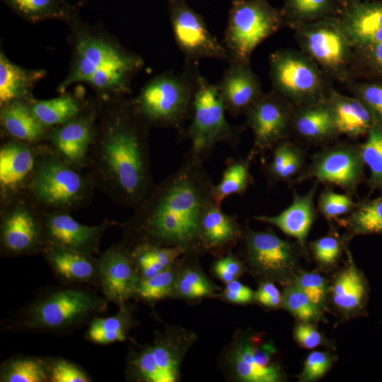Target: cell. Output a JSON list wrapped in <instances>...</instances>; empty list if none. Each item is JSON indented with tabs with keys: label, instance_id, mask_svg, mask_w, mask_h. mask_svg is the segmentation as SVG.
I'll use <instances>...</instances> for the list:
<instances>
[{
	"label": "cell",
	"instance_id": "d6a6232c",
	"mask_svg": "<svg viewBox=\"0 0 382 382\" xmlns=\"http://www.w3.org/2000/svg\"><path fill=\"white\" fill-rule=\"evenodd\" d=\"M133 312V306L127 303L113 316L93 318L85 332L86 340L100 345L125 341L134 324Z\"/></svg>",
	"mask_w": 382,
	"mask_h": 382
},
{
	"label": "cell",
	"instance_id": "680465c9",
	"mask_svg": "<svg viewBox=\"0 0 382 382\" xmlns=\"http://www.w3.org/2000/svg\"><path fill=\"white\" fill-rule=\"evenodd\" d=\"M369 1V0H342L345 6V8L349 6V4H352V3H355V2H358V1Z\"/></svg>",
	"mask_w": 382,
	"mask_h": 382
},
{
	"label": "cell",
	"instance_id": "f5cc1de1",
	"mask_svg": "<svg viewBox=\"0 0 382 382\" xmlns=\"http://www.w3.org/2000/svg\"><path fill=\"white\" fill-rule=\"evenodd\" d=\"M245 270L244 263L231 250L216 260L213 265L214 274L226 284L236 280Z\"/></svg>",
	"mask_w": 382,
	"mask_h": 382
},
{
	"label": "cell",
	"instance_id": "e575fe53",
	"mask_svg": "<svg viewBox=\"0 0 382 382\" xmlns=\"http://www.w3.org/2000/svg\"><path fill=\"white\" fill-rule=\"evenodd\" d=\"M35 117L50 129L62 125L84 111V105L76 96L62 94L48 100L30 102Z\"/></svg>",
	"mask_w": 382,
	"mask_h": 382
},
{
	"label": "cell",
	"instance_id": "f907efd6",
	"mask_svg": "<svg viewBox=\"0 0 382 382\" xmlns=\"http://www.w3.org/2000/svg\"><path fill=\"white\" fill-rule=\"evenodd\" d=\"M335 357L329 352L316 351L309 354L299 375L303 382L316 381L323 377L334 363Z\"/></svg>",
	"mask_w": 382,
	"mask_h": 382
},
{
	"label": "cell",
	"instance_id": "ffe728a7",
	"mask_svg": "<svg viewBox=\"0 0 382 382\" xmlns=\"http://www.w3.org/2000/svg\"><path fill=\"white\" fill-rule=\"evenodd\" d=\"M96 110H84L77 117L50 130V149L78 168H86L93 141Z\"/></svg>",
	"mask_w": 382,
	"mask_h": 382
},
{
	"label": "cell",
	"instance_id": "52a82bcc",
	"mask_svg": "<svg viewBox=\"0 0 382 382\" xmlns=\"http://www.w3.org/2000/svg\"><path fill=\"white\" fill-rule=\"evenodd\" d=\"M226 110L216 84L199 76L190 126L180 133L190 141V156L204 161L218 144L236 149L244 125H233L226 118Z\"/></svg>",
	"mask_w": 382,
	"mask_h": 382
},
{
	"label": "cell",
	"instance_id": "f35d334b",
	"mask_svg": "<svg viewBox=\"0 0 382 382\" xmlns=\"http://www.w3.org/2000/svg\"><path fill=\"white\" fill-rule=\"evenodd\" d=\"M21 18L30 23L66 20L68 3L64 0H2Z\"/></svg>",
	"mask_w": 382,
	"mask_h": 382
},
{
	"label": "cell",
	"instance_id": "9f6ffc18",
	"mask_svg": "<svg viewBox=\"0 0 382 382\" xmlns=\"http://www.w3.org/2000/svg\"><path fill=\"white\" fill-rule=\"evenodd\" d=\"M255 292L237 279L226 284L220 296L234 303L245 304L255 300Z\"/></svg>",
	"mask_w": 382,
	"mask_h": 382
},
{
	"label": "cell",
	"instance_id": "ac0fdd59",
	"mask_svg": "<svg viewBox=\"0 0 382 382\" xmlns=\"http://www.w3.org/2000/svg\"><path fill=\"white\" fill-rule=\"evenodd\" d=\"M45 244L93 255L99 253L104 232L117 222L105 219L95 226L78 222L68 212H42Z\"/></svg>",
	"mask_w": 382,
	"mask_h": 382
},
{
	"label": "cell",
	"instance_id": "ab89813d",
	"mask_svg": "<svg viewBox=\"0 0 382 382\" xmlns=\"http://www.w3.org/2000/svg\"><path fill=\"white\" fill-rule=\"evenodd\" d=\"M177 263L151 278L140 279L134 298L153 304L175 295Z\"/></svg>",
	"mask_w": 382,
	"mask_h": 382
},
{
	"label": "cell",
	"instance_id": "f1b7e54d",
	"mask_svg": "<svg viewBox=\"0 0 382 382\" xmlns=\"http://www.w3.org/2000/svg\"><path fill=\"white\" fill-rule=\"evenodd\" d=\"M347 254V265L335 279L330 295L334 305L343 313H361L367 301V282L348 250Z\"/></svg>",
	"mask_w": 382,
	"mask_h": 382
},
{
	"label": "cell",
	"instance_id": "5bb4252c",
	"mask_svg": "<svg viewBox=\"0 0 382 382\" xmlns=\"http://www.w3.org/2000/svg\"><path fill=\"white\" fill-rule=\"evenodd\" d=\"M364 166L360 144L339 141L326 144L311 156L310 163L294 182L313 179L337 185L352 195L356 194L362 180Z\"/></svg>",
	"mask_w": 382,
	"mask_h": 382
},
{
	"label": "cell",
	"instance_id": "91938a15",
	"mask_svg": "<svg viewBox=\"0 0 382 382\" xmlns=\"http://www.w3.org/2000/svg\"><path fill=\"white\" fill-rule=\"evenodd\" d=\"M86 0H79L78 6H81L85 3Z\"/></svg>",
	"mask_w": 382,
	"mask_h": 382
},
{
	"label": "cell",
	"instance_id": "44dd1931",
	"mask_svg": "<svg viewBox=\"0 0 382 382\" xmlns=\"http://www.w3.org/2000/svg\"><path fill=\"white\" fill-rule=\"evenodd\" d=\"M35 145L13 139L1 146V202L24 195L37 163Z\"/></svg>",
	"mask_w": 382,
	"mask_h": 382
},
{
	"label": "cell",
	"instance_id": "f6af8a7d",
	"mask_svg": "<svg viewBox=\"0 0 382 382\" xmlns=\"http://www.w3.org/2000/svg\"><path fill=\"white\" fill-rule=\"evenodd\" d=\"M49 382H91L93 378L79 364L61 357H43Z\"/></svg>",
	"mask_w": 382,
	"mask_h": 382
},
{
	"label": "cell",
	"instance_id": "7c38bea8",
	"mask_svg": "<svg viewBox=\"0 0 382 382\" xmlns=\"http://www.w3.org/2000/svg\"><path fill=\"white\" fill-rule=\"evenodd\" d=\"M240 242L247 265L265 280L286 284L299 272L301 248L280 238L271 230L253 231L245 226Z\"/></svg>",
	"mask_w": 382,
	"mask_h": 382
},
{
	"label": "cell",
	"instance_id": "816d5d0a",
	"mask_svg": "<svg viewBox=\"0 0 382 382\" xmlns=\"http://www.w3.org/2000/svg\"><path fill=\"white\" fill-rule=\"evenodd\" d=\"M296 143L289 139L278 143L272 150L271 161L264 167L267 181L270 184L279 183L280 174Z\"/></svg>",
	"mask_w": 382,
	"mask_h": 382
},
{
	"label": "cell",
	"instance_id": "603a6c76",
	"mask_svg": "<svg viewBox=\"0 0 382 382\" xmlns=\"http://www.w3.org/2000/svg\"><path fill=\"white\" fill-rule=\"evenodd\" d=\"M291 136L306 145H326L340 136L328 97L301 106H294Z\"/></svg>",
	"mask_w": 382,
	"mask_h": 382
},
{
	"label": "cell",
	"instance_id": "60d3db41",
	"mask_svg": "<svg viewBox=\"0 0 382 382\" xmlns=\"http://www.w3.org/2000/svg\"><path fill=\"white\" fill-rule=\"evenodd\" d=\"M360 149L364 162L370 168L369 187L382 192V125L376 124L369 131Z\"/></svg>",
	"mask_w": 382,
	"mask_h": 382
},
{
	"label": "cell",
	"instance_id": "d590c367",
	"mask_svg": "<svg viewBox=\"0 0 382 382\" xmlns=\"http://www.w3.org/2000/svg\"><path fill=\"white\" fill-rule=\"evenodd\" d=\"M340 224L346 228L348 239L359 235H382V197L356 203Z\"/></svg>",
	"mask_w": 382,
	"mask_h": 382
},
{
	"label": "cell",
	"instance_id": "7a4b0ae2",
	"mask_svg": "<svg viewBox=\"0 0 382 382\" xmlns=\"http://www.w3.org/2000/svg\"><path fill=\"white\" fill-rule=\"evenodd\" d=\"M98 113L86 169L95 189L136 209L154 189L148 133L132 100L113 98Z\"/></svg>",
	"mask_w": 382,
	"mask_h": 382
},
{
	"label": "cell",
	"instance_id": "4fadbf2b",
	"mask_svg": "<svg viewBox=\"0 0 382 382\" xmlns=\"http://www.w3.org/2000/svg\"><path fill=\"white\" fill-rule=\"evenodd\" d=\"M1 204V256L41 253L45 241L40 210L25 195L16 196Z\"/></svg>",
	"mask_w": 382,
	"mask_h": 382
},
{
	"label": "cell",
	"instance_id": "8fae6325",
	"mask_svg": "<svg viewBox=\"0 0 382 382\" xmlns=\"http://www.w3.org/2000/svg\"><path fill=\"white\" fill-rule=\"evenodd\" d=\"M293 30L301 50L330 79L345 84L352 79L350 69L354 48L343 31L338 16L306 23Z\"/></svg>",
	"mask_w": 382,
	"mask_h": 382
},
{
	"label": "cell",
	"instance_id": "ba28073f",
	"mask_svg": "<svg viewBox=\"0 0 382 382\" xmlns=\"http://www.w3.org/2000/svg\"><path fill=\"white\" fill-rule=\"evenodd\" d=\"M196 337L184 328H168L152 342L132 347L127 357L125 374L137 382H175L183 359Z\"/></svg>",
	"mask_w": 382,
	"mask_h": 382
},
{
	"label": "cell",
	"instance_id": "11a10c76",
	"mask_svg": "<svg viewBox=\"0 0 382 382\" xmlns=\"http://www.w3.org/2000/svg\"><path fill=\"white\" fill-rule=\"evenodd\" d=\"M294 335L299 345L306 349H313L324 340L321 333L311 323L304 322L296 325Z\"/></svg>",
	"mask_w": 382,
	"mask_h": 382
},
{
	"label": "cell",
	"instance_id": "9a60e30c",
	"mask_svg": "<svg viewBox=\"0 0 382 382\" xmlns=\"http://www.w3.org/2000/svg\"><path fill=\"white\" fill-rule=\"evenodd\" d=\"M277 349L264 335L241 332L236 335L226 360L230 372L245 382H279L284 378L279 364L274 360Z\"/></svg>",
	"mask_w": 382,
	"mask_h": 382
},
{
	"label": "cell",
	"instance_id": "b9f144b4",
	"mask_svg": "<svg viewBox=\"0 0 382 382\" xmlns=\"http://www.w3.org/2000/svg\"><path fill=\"white\" fill-rule=\"evenodd\" d=\"M179 270L175 281V295L192 300L213 294L214 284L195 266L184 265Z\"/></svg>",
	"mask_w": 382,
	"mask_h": 382
},
{
	"label": "cell",
	"instance_id": "9c48e42d",
	"mask_svg": "<svg viewBox=\"0 0 382 382\" xmlns=\"http://www.w3.org/2000/svg\"><path fill=\"white\" fill-rule=\"evenodd\" d=\"M269 64L272 90L294 106L323 100L332 87L331 79L301 50H277L270 54Z\"/></svg>",
	"mask_w": 382,
	"mask_h": 382
},
{
	"label": "cell",
	"instance_id": "484cf974",
	"mask_svg": "<svg viewBox=\"0 0 382 382\" xmlns=\"http://www.w3.org/2000/svg\"><path fill=\"white\" fill-rule=\"evenodd\" d=\"M318 182L315 181L310 190L304 195L293 192L291 204L276 216H257V221L273 225L285 234L296 239L302 250L307 253L306 238L317 217L314 197Z\"/></svg>",
	"mask_w": 382,
	"mask_h": 382
},
{
	"label": "cell",
	"instance_id": "6da1fadb",
	"mask_svg": "<svg viewBox=\"0 0 382 382\" xmlns=\"http://www.w3.org/2000/svg\"><path fill=\"white\" fill-rule=\"evenodd\" d=\"M212 178L204 162L185 155L179 168L156 184L132 215L120 226L121 242L131 249L141 244L179 247L202 253L199 228L214 204Z\"/></svg>",
	"mask_w": 382,
	"mask_h": 382
},
{
	"label": "cell",
	"instance_id": "7402d4cb",
	"mask_svg": "<svg viewBox=\"0 0 382 382\" xmlns=\"http://www.w3.org/2000/svg\"><path fill=\"white\" fill-rule=\"evenodd\" d=\"M216 86L226 111L233 116L244 115L264 93L250 64L236 61L228 62Z\"/></svg>",
	"mask_w": 382,
	"mask_h": 382
},
{
	"label": "cell",
	"instance_id": "277c9868",
	"mask_svg": "<svg viewBox=\"0 0 382 382\" xmlns=\"http://www.w3.org/2000/svg\"><path fill=\"white\" fill-rule=\"evenodd\" d=\"M108 300L74 286L42 293L17 311L10 328L21 331L62 333L106 311Z\"/></svg>",
	"mask_w": 382,
	"mask_h": 382
},
{
	"label": "cell",
	"instance_id": "1f68e13d",
	"mask_svg": "<svg viewBox=\"0 0 382 382\" xmlns=\"http://www.w3.org/2000/svg\"><path fill=\"white\" fill-rule=\"evenodd\" d=\"M345 9L342 0H283V26L294 30L302 25L339 16Z\"/></svg>",
	"mask_w": 382,
	"mask_h": 382
},
{
	"label": "cell",
	"instance_id": "ee69618b",
	"mask_svg": "<svg viewBox=\"0 0 382 382\" xmlns=\"http://www.w3.org/2000/svg\"><path fill=\"white\" fill-rule=\"evenodd\" d=\"M282 295L283 306L301 322L312 323L320 318L321 309L294 281L286 284Z\"/></svg>",
	"mask_w": 382,
	"mask_h": 382
},
{
	"label": "cell",
	"instance_id": "f546056e",
	"mask_svg": "<svg viewBox=\"0 0 382 382\" xmlns=\"http://www.w3.org/2000/svg\"><path fill=\"white\" fill-rule=\"evenodd\" d=\"M0 122L4 131L13 139L38 144L48 139L50 130L33 115L30 103L15 100L1 106Z\"/></svg>",
	"mask_w": 382,
	"mask_h": 382
},
{
	"label": "cell",
	"instance_id": "3957f363",
	"mask_svg": "<svg viewBox=\"0 0 382 382\" xmlns=\"http://www.w3.org/2000/svg\"><path fill=\"white\" fill-rule=\"evenodd\" d=\"M65 21L74 31V52L71 69L58 87L59 93L83 82L109 99L128 94L132 79L144 66L142 57L84 23L76 6L68 4Z\"/></svg>",
	"mask_w": 382,
	"mask_h": 382
},
{
	"label": "cell",
	"instance_id": "8992f818",
	"mask_svg": "<svg viewBox=\"0 0 382 382\" xmlns=\"http://www.w3.org/2000/svg\"><path fill=\"white\" fill-rule=\"evenodd\" d=\"M199 63L185 61L180 71H166L155 76L132 99L149 127L175 128L180 133L192 116L193 100L200 76Z\"/></svg>",
	"mask_w": 382,
	"mask_h": 382
},
{
	"label": "cell",
	"instance_id": "2e32d148",
	"mask_svg": "<svg viewBox=\"0 0 382 382\" xmlns=\"http://www.w3.org/2000/svg\"><path fill=\"white\" fill-rule=\"evenodd\" d=\"M174 39L185 61L199 63L214 58L228 63L229 56L223 42L209 31L203 17L186 0H167Z\"/></svg>",
	"mask_w": 382,
	"mask_h": 382
},
{
	"label": "cell",
	"instance_id": "681fc988",
	"mask_svg": "<svg viewBox=\"0 0 382 382\" xmlns=\"http://www.w3.org/2000/svg\"><path fill=\"white\" fill-rule=\"evenodd\" d=\"M310 246L316 260L325 267L333 266L342 254V242L334 235L318 238L311 242Z\"/></svg>",
	"mask_w": 382,
	"mask_h": 382
},
{
	"label": "cell",
	"instance_id": "74e56055",
	"mask_svg": "<svg viewBox=\"0 0 382 382\" xmlns=\"http://www.w3.org/2000/svg\"><path fill=\"white\" fill-rule=\"evenodd\" d=\"M1 382H49L43 357L15 354L0 366Z\"/></svg>",
	"mask_w": 382,
	"mask_h": 382
},
{
	"label": "cell",
	"instance_id": "7bdbcfd3",
	"mask_svg": "<svg viewBox=\"0 0 382 382\" xmlns=\"http://www.w3.org/2000/svg\"><path fill=\"white\" fill-rule=\"evenodd\" d=\"M350 71L352 79H382V42L354 49Z\"/></svg>",
	"mask_w": 382,
	"mask_h": 382
},
{
	"label": "cell",
	"instance_id": "4dcf8cb0",
	"mask_svg": "<svg viewBox=\"0 0 382 382\" xmlns=\"http://www.w3.org/2000/svg\"><path fill=\"white\" fill-rule=\"evenodd\" d=\"M46 75L43 69H28L0 54V106L15 100H26L33 88Z\"/></svg>",
	"mask_w": 382,
	"mask_h": 382
},
{
	"label": "cell",
	"instance_id": "bcb514c9",
	"mask_svg": "<svg viewBox=\"0 0 382 382\" xmlns=\"http://www.w3.org/2000/svg\"><path fill=\"white\" fill-rule=\"evenodd\" d=\"M345 85L352 95L368 108L377 123L382 125V82L352 79Z\"/></svg>",
	"mask_w": 382,
	"mask_h": 382
},
{
	"label": "cell",
	"instance_id": "5b68a950",
	"mask_svg": "<svg viewBox=\"0 0 382 382\" xmlns=\"http://www.w3.org/2000/svg\"><path fill=\"white\" fill-rule=\"evenodd\" d=\"M95 187L88 175L50 147L39 146L36 166L24 195L42 212L86 207Z\"/></svg>",
	"mask_w": 382,
	"mask_h": 382
},
{
	"label": "cell",
	"instance_id": "836d02e7",
	"mask_svg": "<svg viewBox=\"0 0 382 382\" xmlns=\"http://www.w3.org/2000/svg\"><path fill=\"white\" fill-rule=\"evenodd\" d=\"M132 255L141 279L151 278L175 265L186 254L179 247L141 244L131 248Z\"/></svg>",
	"mask_w": 382,
	"mask_h": 382
},
{
	"label": "cell",
	"instance_id": "30bf717a",
	"mask_svg": "<svg viewBox=\"0 0 382 382\" xmlns=\"http://www.w3.org/2000/svg\"><path fill=\"white\" fill-rule=\"evenodd\" d=\"M282 26L280 8L268 0H231L223 40L228 62L250 63L255 48Z\"/></svg>",
	"mask_w": 382,
	"mask_h": 382
},
{
	"label": "cell",
	"instance_id": "4316f807",
	"mask_svg": "<svg viewBox=\"0 0 382 382\" xmlns=\"http://www.w3.org/2000/svg\"><path fill=\"white\" fill-rule=\"evenodd\" d=\"M243 228L236 216L228 215L212 204L202 216L199 228L202 252L220 254L231 250L242 236Z\"/></svg>",
	"mask_w": 382,
	"mask_h": 382
},
{
	"label": "cell",
	"instance_id": "e0dca14e",
	"mask_svg": "<svg viewBox=\"0 0 382 382\" xmlns=\"http://www.w3.org/2000/svg\"><path fill=\"white\" fill-rule=\"evenodd\" d=\"M294 108L291 103L272 90L263 93L248 108L244 115L245 126L253 135L249 153L253 158L290 138Z\"/></svg>",
	"mask_w": 382,
	"mask_h": 382
},
{
	"label": "cell",
	"instance_id": "cb8c5ba5",
	"mask_svg": "<svg viewBox=\"0 0 382 382\" xmlns=\"http://www.w3.org/2000/svg\"><path fill=\"white\" fill-rule=\"evenodd\" d=\"M40 254L64 284L99 286V258L50 243L44 245Z\"/></svg>",
	"mask_w": 382,
	"mask_h": 382
},
{
	"label": "cell",
	"instance_id": "db71d44e",
	"mask_svg": "<svg viewBox=\"0 0 382 382\" xmlns=\"http://www.w3.org/2000/svg\"><path fill=\"white\" fill-rule=\"evenodd\" d=\"M305 164V151L296 143L280 174L279 183L292 181L303 170Z\"/></svg>",
	"mask_w": 382,
	"mask_h": 382
},
{
	"label": "cell",
	"instance_id": "7dc6e473",
	"mask_svg": "<svg viewBox=\"0 0 382 382\" xmlns=\"http://www.w3.org/2000/svg\"><path fill=\"white\" fill-rule=\"evenodd\" d=\"M355 204L350 195L337 193L326 187L319 196L318 207L320 214L330 220L350 213Z\"/></svg>",
	"mask_w": 382,
	"mask_h": 382
},
{
	"label": "cell",
	"instance_id": "83f0119b",
	"mask_svg": "<svg viewBox=\"0 0 382 382\" xmlns=\"http://www.w3.org/2000/svg\"><path fill=\"white\" fill-rule=\"evenodd\" d=\"M328 100L340 135L358 139L378 124L368 108L353 96L341 94L332 87Z\"/></svg>",
	"mask_w": 382,
	"mask_h": 382
},
{
	"label": "cell",
	"instance_id": "d4e9b609",
	"mask_svg": "<svg viewBox=\"0 0 382 382\" xmlns=\"http://www.w3.org/2000/svg\"><path fill=\"white\" fill-rule=\"evenodd\" d=\"M338 18L354 49L382 42V0L352 3Z\"/></svg>",
	"mask_w": 382,
	"mask_h": 382
},
{
	"label": "cell",
	"instance_id": "d6986e66",
	"mask_svg": "<svg viewBox=\"0 0 382 382\" xmlns=\"http://www.w3.org/2000/svg\"><path fill=\"white\" fill-rule=\"evenodd\" d=\"M99 286L105 298L119 307L134 298L141 279L131 250L119 242L99 257Z\"/></svg>",
	"mask_w": 382,
	"mask_h": 382
},
{
	"label": "cell",
	"instance_id": "6f0895ef",
	"mask_svg": "<svg viewBox=\"0 0 382 382\" xmlns=\"http://www.w3.org/2000/svg\"><path fill=\"white\" fill-rule=\"evenodd\" d=\"M255 299L269 308H277L283 306V295L271 281L265 280L260 284Z\"/></svg>",
	"mask_w": 382,
	"mask_h": 382
},
{
	"label": "cell",
	"instance_id": "8d00e7d4",
	"mask_svg": "<svg viewBox=\"0 0 382 382\" xmlns=\"http://www.w3.org/2000/svg\"><path fill=\"white\" fill-rule=\"evenodd\" d=\"M253 158L248 156L243 158L226 161V167L223 172L220 182L214 185L212 197L217 206L233 195H243L253 182L250 175V165Z\"/></svg>",
	"mask_w": 382,
	"mask_h": 382
},
{
	"label": "cell",
	"instance_id": "c3c4849f",
	"mask_svg": "<svg viewBox=\"0 0 382 382\" xmlns=\"http://www.w3.org/2000/svg\"><path fill=\"white\" fill-rule=\"evenodd\" d=\"M294 282L322 310L328 293L324 277L317 272H299Z\"/></svg>",
	"mask_w": 382,
	"mask_h": 382
}]
</instances>
